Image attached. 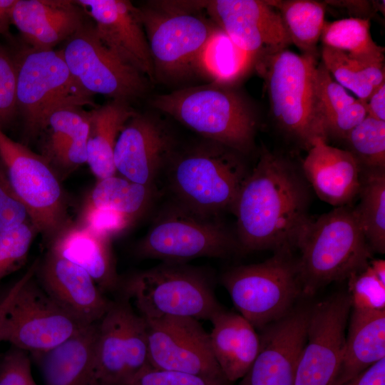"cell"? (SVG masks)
I'll use <instances>...</instances> for the list:
<instances>
[{"label": "cell", "instance_id": "83f0119b", "mask_svg": "<svg viewBox=\"0 0 385 385\" xmlns=\"http://www.w3.org/2000/svg\"><path fill=\"white\" fill-rule=\"evenodd\" d=\"M50 135L43 157L63 170H71L87 163L89 112L79 106H66L48 118Z\"/></svg>", "mask_w": 385, "mask_h": 385}, {"label": "cell", "instance_id": "ffe728a7", "mask_svg": "<svg viewBox=\"0 0 385 385\" xmlns=\"http://www.w3.org/2000/svg\"><path fill=\"white\" fill-rule=\"evenodd\" d=\"M94 21L103 43L120 60L151 81L153 60L140 9L125 0H78Z\"/></svg>", "mask_w": 385, "mask_h": 385}, {"label": "cell", "instance_id": "f1b7e54d", "mask_svg": "<svg viewBox=\"0 0 385 385\" xmlns=\"http://www.w3.org/2000/svg\"><path fill=\"white\" fill-rule=\"evenodd\" d=\"M128 102L113 100L89 111L87 163L98 179L116 174L114 149L126 122L135 113Z\"/></svg>", "mask_w": 385, "mask_h": 385}, {"label": "cell", "instance_id": "f6af8a7d", "mask_svg": "<svg viewBox=\"0 0 385 385\" xmlns=\"http://www.w3.org/2000/svg\"><path fill=\"white\" fill-rule=\"evenodd\" d=\"M343 385H385V358Z\"/></svg>", "mask_w": 385, "mask_h": 385}, {"label": "cell", "instance_id": "44dd1931", "mask_svg": "<svg viewBox=\"0 0 385 385\" xmlns=\"http://www.w3.org/2000/svg\"><path fill=\"white\" fill-rule=\"evenodd\" d=\"M36 273L46 293L84 325L97 323L109 308L111 301L86 271L49 250Z\"/></svg>", "mask_w": 385, "mask_h": 385}, {"label": "cell", "instance_id": "603a6c76", "mask_svg": "<svg viewBox=\"0 0 385 385\" xmlns=\"http://www.w3.org/2000/svg\"><path fill=\"white\" fill-rule=\"evenodd\" d=\"M84 10L71 0H16L11 22L30 48L50 50L85 22Z\"/></svg>", "mask_w": 385, "mask_h": 385}, {"label": "cell", "instance_id": "277c9868", "mask_svg": "<svg viewBox=\"0 0 385 385\" xmlns=\"http://www.w3.org/2000/svg\"><path fill=\"white\" fill-rule=\"evenodd\" d=\"M254 66L279 128L307 150L317 138L327 140L317 107L315 56L282 48L257 56Z\"/></svg>", "mask_w": 385, "mask_h": 385}, {"label": "cell", "instance_id": "d590c367", "mask_svg": "<svg viewBox=\"0 0 385 385\" xmlns=\"http://www.w3.org/2000/svg\"><path fill=\"white\" fill-rule=\"evenodd\" d=\"M344 140L361 170L385 168V121L366 115Z\"/></svg>", "mask_w": 385, "mask_h": 385}, {"label": "cell", "instance_id": "e0dca14e", "mask_svg": "<svg viewBox=\"0 0 385 385\" xmlns=\"http://www.w3.org/2000/svg\"><path fill=\"white\" fill-rule=\"evenodd\" d=\"M200 4L215 24L255 58L292 44L278 11L267 1L213 0Z\"/></svg>", "mask_w": 385, "mask_h": 385}, {"label": "cell", "instance_id": "836d02e7", "mask_svg": "<svg viewBox=\"0 0 385 385\" xmlns=\"http://www.w3.org/2000/svg\"><path fill=\"white\" fill-rule=\"evenodd\" d=\"M275 8L292 41L302 53L316 56L325 23V5L311 0L267 1Z\"/></svg>", "mask_w": 385, "mask_h": 385}, {"label": "cell", "instance_id": "484cf974", "mask_svg": "<svg viewBox=\"0 0 385 385\" xmlns=\"http://www.w3.org/2000/svg\"><path fill=\"white\" fill-rule=\"evenodd\" d=\"M97 323L47 351L34 354L45 385H94Z\"/></svg>", "mask_w": 385, "mask_h": 385}, {"label": "cell", "instance_id": "7dc6e473", "mask_svg": "<svg viewBox=\"0 0 385 385\" xmlns=\"http://www.w3.org/2000/svg\"><path fill=\"white\" fill-rule=\"evenodd\" d=\"M367 115L385 121V82L376 88L366 103Z\"/></svg>", "mask_w": 385, "mask_h": 385}, {"label": "cell", "instance_id": "f35d334b", "mask_svg": "<svg viewBox=\"0 0 385 385\" xmlns=\"http://www.w3.org/2000/svg\"><path fill=\"white\" fill-rule=\"evenodd\" d=\"M348 296L351 309H385V282L374 272L369 262L348 279Z\"/></svg>", "mask_w": 385, "mask_h": 385}, {"label": "cell", "instance_id": "9c48e42d", "mask_svg": "<svg viewBox=\"0 0 385 385\" xmlns=\"http://www.w3.org/2000/svg\"><path fill=\"white\" fill-rule=\"evenodd\" d=\"M195 3H157L139 8L154 75L178 80L197 69L200 55L216 28L194 11Z\"/></svg>", "mask_w": 385, "mask_h": 385}, {"label": "cell", "instance_id": "7a4b0ae2", "mask_svg": "<svg viewBox=\"0 0 385 385\" xmlns=\"http://www.w3.org/2000/svg\"><path fill=\"white\" fill-rule=\"evenodd\" d=\"M302 295L312 296L324 286L348 279L371 258L354 207H335L302 230L296 248Z\"/></svg>", "mask_w": 385, "mask_h": 385}, {"label": "cell", "instance_id": "52a82bcc", "mask_svg": "<svg viewBox=\"0 0 385 385\" xmlns=\"http://www.w3.org/2000/svg\"><path fill=\"white\" fill-rule=\"evenodd\" d=\"M292 252L276 251L262 262L234 267L222 277L235 308L255 329L262 330L287 316L302 294Z\"/></svg>", "mask_w": 385, "mask_h": 385}, {"label": "cell", "instance_id": "e575fe53", "mask_svg": "<svg viewBox=\"0 0 385 385\" xmlns=\"http://www.w3.org/2000/svg\"><path fill=\"white\" fill-rule=\"evenodd\" d=\"M154 185H146L115 175L98 180L86 205L115 210L134 221L150 207Z\"/></svg>", "mask_w": 385, "mask_h": 385}, {"label": "cell", "instance_id": "bcb514c9", "mask_svg": "<svg viewBox=\"0 0 385 385\" xmlns=\"http://www.w3.org/2000/svg\"><path fill=\"white\" fill-rule=\"evenodd\" d=\"M38 264V262L35 261L26 273L0 296V342H2V327L6 312L22 284L31 274L36 271Z\"/></svg>", "mask_w": 385, "mask_h": 385}, {"label": "cell", "instance_id": "4fadbf2b", "mask_svg": "<svg viewBox=\"0 0 385 385\" xmlns=\"http://www.w3.org/2000/svg\"><path fill=\"white\" fill-rule=\"evenodd\" d=\"M36 272L16 294L1 333L2 342L33 354L53 349L89 326L74 318L46 293L34 279Z\"/></svg>", "mask_w": 385, "mask_h": 385}, {"label": "cell", "instance_id": "8d00e7d4", "mask_svg": "<svg viewBox=\"0 0 385 385\" xmlns=\"http://www.w3.org/2000/svg\"><path fill=\"white\" fill-rule=\"evenodd\" d=\"M322 63L339 84L366 103L375 88L367 81L358 61L342 51L327 46L322 48Z\"/></svg>", "mask_w": 385, "mask_h": 385}, {"label": "cell", "instance_id": "9a60e30c", "mask_svg": "<svg viewBox=\"0 0 385 385\" xmlns=\"http://www.w3.org/2000/svg\"><path fill=\"white\" fill-rule=\"evenodd\" d=\"M351 303L340 293L310 308L294 385H334L345 347Z\"/></svg>", "mask_w": 385, "mask_h": 385}, {"label": "cell", "instance_id": "7c38bea8", "mask_svg": "<svg viewBox=\"0 0 385 385\" xmlns=\"http://www.w3.org/2000/svg\"><path fill=\"white\" fill-rule=\"evenodd\" d=\"M148 365L146 322L121 294L97 322L95 384L122 385Z\"/></svg>", "mask_w": 385, "mask_h": 385}, {"label": "cell", "instance_id": "8fae6325", "mask_svg": "<svg viewBox=\"0 0 385 385\" xmlns=\"http://www.w3.org/2000/svg\"><path fill=\"white\" fill-rule=\"evenodd\" d=\"M0 161L37 232L53 239L68 225L66 200L53 168L1 128Z\"/></svg>", "mask_w": 385, "mask_h": 385}, {"label": "cell", "instance_id": "ba28073f", "mask_svg": "<svg viewBox=\"0 0 385 385\" xmlns=\"http://www.w3.org/2000/svg\"><path fill=\"white\" fill-rule=\"evenodd\" d=\"M15 61L17 108L29 136L47 128L48 118L57 109L93 104V95L71 75L61 50L29 48Z\"/></svg>", "mask_w": 385, "mask_h": 385}, {"label": "cell", "instance_id": "6da1fadb", "mask_svg": "<svg viewBox=\"0 0 385 385\" xmlns=\"http://www.w3.org/2000/svg\"><path fill=\"white\" fill-rule=\"evenodd\" d=\"M309 200L302 171L287 158L264 149L231 209L237 218L240 249L245 252L295 249L311 218Z\"/></svg>", "mask_w": 385, "mask_h": 385}, {"label": "cell", "instance_id": "30bf717a", "mask_svg": "<svg viewBox=\"0 0 385 385\" xmlns=\"http://www.w3.org/2000/svg\"><path fill=\"white\" fill-rule=\"evenodd\" d=\"M215 217L175 204L154 222L138 243L136 254L175 263L203 257H226L240 247L237 239Z\"/></svg>", "mask_w": 385, "mask_h": 385}, {"label": "cell", "instance_id": "5b68a950", "mask_svg": "<svg viewBox=\"0 0 385 385\" xmlns=\"http://www.w3.org/2000/svg\"><path fill=\"white\" fill-rule=\"evenodd\" d=\"M152 106L209 140L242 155L253 147L257 118L248 103L226 86L212 83L158 95Z\"/></svg>", "mask_w": 385, "mask_h": 385}, {"label": "cell", "instance_id": "2e32d148", "mask_svg": "<svg viewBox=\"0 0 385 385\" xmlns=\"http://www.w3.org/2000/svg\"><path fill=\"white\" fill-rule=\"evenodd\" d=\"M145 322L150 366L228 382L199 320L165 317Z\"/></svg>", "mask_w": 385, "mask_h": 385}, {"label": "cell", "instance_id": "ac0fdd59", "mask_svg": "<svg viewBox=\"0 0 385 385\" xmlns=\"http://www.w3.org/2000/svg\"><path fill=\"white\" fill-rule=\"evenodd\" d=\"M310 308L292 309L262 329L257 355L239 385H294Z\"/></svg>", "mask_w": 385, "mask_h": 385}, {"label": "cell", "instance_id": "5bb4252c", "mask_svg": "<svg viewBox=\"0 0 385 385\" xmlns=\"http://www.w3.org/2000/svg\"><path fill=\"white\" fill-rule=\"evenodd\" d=\"M61 51L71 75L91 95L128 102L146 91L145 77L103 43L92 23L84 22Z\"/></svg>", "mask_w": 385, "mask_h": 385}, {"label": "cell", "instance_id": "d6a6232c", "mask_svg": "<svg viewBox=\"0 0 385 385\" xmlns=\"http://www.w3.org/2000/svg\"><path fill=\"white\" fill-rule=\"evenodd\" d=\"M370 28L369 19L325 21L320 39L324 46L342 51L359 62L384 63V48L373 40Z\"/></svg>", "mask_w": 385, "mask_h": 385}, {"label": "cell", "instance_id": "d6986e66", "mask_svg": "<svg viewBox=\"0 0 385 385\" xmlns=\"http://www.w3.org/2000/svg\"><path fill=\"white\" fill-rule=\"evenodd\" d=\"M175 142L163 122L135 113L120 131L114 149V165L122 177L153 185L175 153Z\"/></svg>", "mask_w": 385, "mask_h": 385}, {"label": "cell", "instance_id": "ab89813d", "mask_svg": "<svg viewBox=\"0 0 385 385\" xmlns=\"http://www.w3.org/2000/svg\"><path fill=\"white\" fill-rule=\"evenodd\" d=\"M17 108V69L15 59L0 44V128L8 125Z\"/></svg>", "mask_w": 385, "mask_h": 385}, {"label": "cell", "instance_id": "4316f807", "mask_svg": "<svg viewBox=\"0 0 385 385\" xmlns=\"http://www.w3.org/2000/svg\"><path fill=\"white\" fill-rule=\"evenodd\" d=\"M341 367L334 385H343L385 358V309H351Z\"/></svg>", "mask_w": 385, "mask_h": 385}, {"label": "cell", "instance_id": "74e56055", "mask_svg": "<svg viewBox=\"0 0 385 385\" xmlns=\"http://www.w3.org/2000/svg\"><path fill=\"white\" fill-rule=\"evenodd\" d=\"M36 232L31 222L0 230V281L25 264Z\"/></svg>", "mask_w": 385, "mask_h": 385}, {"label": "cell", "instance_id": "cb8c5ba5", "mask_svg": "<svg viewBox=\"0 0 385 385\" xmlns=\"http://www.w3.org/2000/svg\"><path fill=\"white\" fill-rule=\"evenodd\" d=\"M49 251L79 266L104 293L119 289L111 239L85 225H66L53 239Z\"/></svg>", "mask_w": 385, "mask_h": 385}, {"label": "cell", "instance_id": "681fc988", "mask_svg": "<svg viewBox=\"0 0 385 385\" xmlns=\"http://www.w3.org/2000/svg\"><path fill=\"white\" fill-rule=\"evenodd\" d=\"M94 385H101V384H94Z\"/></svg>", "mask_w": 385, "mask_h": 385}, {"label": "cell", "instance_id": "f546056e", "mask_svg": "<svg viewBox=\"0 0 385 385\" xmlns=\"http://www.w3.org/2000/svg\"><path fill=\"white\" fill-rule=\"evenodd\" d=\"M315 91L327 140L332 137L344 140L367 115L366 103L349 95L322 62L315 71Z\"/></svg>", "mask_w": 385, "mask_h": 385}, {"label": "cell", "instance_id": "ee69618b", "mask_svg": "<svg viewBox=\"0 0 385 385\" xmlns=\"http://www.w3.org/2000/svg\"><path fill=\"white\" fill-rule=\"evenodd\" d=\"M26 351L14 347L0 361V385H37Z\"/></svg>", "mask_w": 385, "mask_h": 385}, {"label": "cell", "instance_id": "b9f144b4", "mask_svg": "<svg viewBox=\"0 0 385 385\" xmlns=\"http://www.w3.org/2000/svg\"><path fill=\"white\" fill-rule=\"evenodd\" d=\"M31 222L28 210L13 189L0 161V230Z\"/></svg>", "mask_w": 385, "mask_h": 385}, {"label": "cell", "instance_id": "3957f363", "mask_svg": "<svg viewBox=\"0 0 385 385\" xmlns=\"http://www.w3.org/2000/svg\"><path fill=\"white\" fill-rule=\"evenodd\" d=\"M242 155L209 140L174 153L165 169L175 204L205 217L232 209L249 173Z\"/></svg>", "mask_w": 385, "mask_h": 385}, {"label": "cell", "instance_id": "d4e9b609", "mask_svg": "<svg viewBox=\"0 0 385 385\" xmlns=\"http://www.w3.org/2000/svg\"><path fill=\"white\" fill-rule=\"evenodd\" d=\"M211 348L224 376L230 382L241 379L254 362L260 337L241 314L221 309L210 320Z\"/></svg>", "mask_w": 385, "mask_h": 385}, {"label": "cell", "instance_id": "7bdbcfd3", "mask_svg": "<svg viewBox=\"0 0 385 385\" xmlns=\"http://www.w3.org/2000/svg\"><path fill=\"white\" fill-rule=\"evenodd\" d=\"M82 220V225L109 239L124 231L133 222L115 210L88 205H86Z\"/></svg>", "mask_w": 385, "mask_h": 385}, {"label": "cell", "instance_id": "4dcf8cb0", "mask_svg": "<svg viewBox=\"0 0 385 385\" xmlns=\"http://www.w3.org/2000/svg\"><path fill=\"white\" fill-rule=\"evenodd\" d=\"M255 61L216 26L200 55L197 70L213 83L227 86L243 77Z\"/></svg>", "mask_w": 385, "mask_h": 385}, {"label": "cell", "instance_id": "60d3db41", "mask_svg": "<svg viewBox=\"0 0 385 385\" xmlns=\"http://www.w3.org/2000/svg\"><path fill=\"white\" fill-rule=\"evenodd\" d=\"M228 382L148 365L122 385H228Z\"/></svg>", "mask_w": 385, "mask_h": 385}, {"label": "cell", "instance_id": "1f68e13d", "mask_svg": "<svg viewBox=\"0 0 385 385\" xmlns=\"http://www.w3.org/2000/svg\"><path fill=\"white\" fill-rule=\"evenodd\" d=\"M358 196L354 208L366 240L371 251L384 254L385 168L361 170Z\"/></svg>", "mask_w": 385, "mask_h": 385}, {"label": "cell", "instance_id": "7402d4cb", "mask_svg": "<svg viewBox=\"0 0 385 385\" xmlns=\"http://www.w3.org/2000/svg\"><path fill=\"white\" fill-rule=\"evenodd\" d=\"M302 173L317 196L335 207L350 205L358 196L361 170L347 150L317 138L308 150Z\"/></svg>", "mask_w": 385, "mask_h": 385}, {"label": "cell", "instance_id": "c3c4849f", "mask_svg": "<svg viewBox=\"0 0 385 385\" xmlns=\"http://www.w3.org/2000/svg\"><path fill=\"white\" fill-rule=\"evenodd\" d=\"M16 0H0V34L8 31Z\"/></svg>", "mask_w": 385, "mask_h": 385}, {"label": "cell", "instance_id": "8992f818", "mask_svg": "<svg viewBox=\"0 0 385 385\" xmlns=\"http://www.w3.org/2000/svg\"><path fill=\"white\" fill-rule=\"evenodd\" d=\"M145 320L165 317L210 319L223 309L208 277L183 263L163 262L133 274L120 284Z\"/></svg>", "mask_w": 385, "mask_h": 385}]
</instances>
